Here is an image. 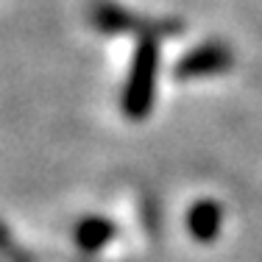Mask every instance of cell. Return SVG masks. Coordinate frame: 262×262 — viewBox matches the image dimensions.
<instances>
[{
    "label": "cell",
    "instance_id": "obj_1",
    "mask_svg": "<svg viewBox=\"0 0 262 262\" xmlns=\"http://www.w3.org/2000/svg\"><path fill=\"white\" fill-rule=\"evenodd\" d=\"M221 226H223V209L217 201H198L187 212V232L201 243L215 240L221 234Z\"/></svg>",
    "mask_w": 262,
    "mask_h": 262
},
{
    "label": "cell",
    "instance_id": "obj_2",
    "mask_svg": "<svg viewBox=\"0 0 262 262\" xmlns=\"http://www.w3.org/2000/svg\"><path fill=\"white\" fill-rule=\"evenodd\" d=\"M76 243L84 251H101L106 243H112L115 237V223L106 221V217H98V215H90L76 226Z\"/></svg>",
    "mask_w": 262,
    "mask_h": 262
}]
</instances>
